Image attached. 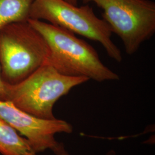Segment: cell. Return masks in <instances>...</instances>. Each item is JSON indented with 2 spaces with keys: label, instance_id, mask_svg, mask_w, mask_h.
I'll return each instance as SVG.
<instances>
[{
  "label": "cell",
  "instance_id": "cell-1",
  "mask_svg": "<svg viewBox=\"0 0 155 155\" xmlns=\"http://www.w3.org/2000/svg\"><path fill=\"white\" fill-rule=\"evenodd\" d=\"M28 21L45 39L50 50L48 61L61 74L98 82L120 79L101 61L94 48L75 34L43 21L29 18Z\"/></svg>",
  "mask_w": 155,
  "mask_h": 155
},
{
  "label": "cell",
  "instance_id": "cell-2",
  "mask_svg": "<svg viewBox=\"0 0 155 155\" xmlns=\"http://www.w3.org/2000/svg\"><path fill=\"white\" fill-rule=\"evenodd\" d=\"M85 77H68L61 74L48 60L21 81L5 82V100L33 116L45 120L56 118L54 106L71 90L89 81Z\"/></svg>",
  "mask_w": 155,
  "mask_h": 155
},
{
  "label": "cell",
  "instance_id": "cell-3",
  "mask_svg": "<svg viewBox=\"0 0 155 155\" xmlns=\"http://www.w3.org/2000/svg\"><path fill=\"white\" fill-rule=\"evenodd\" d=\"M45 39L27 21L13 22L0 29V67L6 83H18L48 60Z\"/></svg>",
  "mask_w": 155,
  "mask_h": 155
},
{
  "label": "cell",
  "instance_id": "cell-4",
  "mask_svg": "<svg viewBox=\"0 0 155 155\" xmlns=\"http://www.w3.org/2000/svg\"><path fill=\"white\" fill-rule=\"evenodd\" d=\"M29 18L47 21L99 42L110 58L118 63L122 61L121 51L111 40L110 27L103 18L96 16L88 4L78 6L64 0H34Z\"/></svg>",
  "mask_w": 155,
  "mask_h": 155
},
{
  "label": "cell",
  "instance_id": "cell-5",
  "mask_svg": "<svg viewBox=\"0 0 155 155\" xmlns=\"http://www.w3.org/2000/svg\"><path fill=\"white\" fill-rule=\"evenodd\" d=\"M103 10V19L122 40L126 53L135 54L155 32V3L150 0H82Z\"/></svg>",
  "mask_w": 155,
  "mask_h": 155
},
{
  "label": "cell",
  "instance_id": "cell-6",
  "mask_svg": "<svg viewBox=\"0 0 155 155\" xmlns=\"http://www.w3.org/2000/svg\"><path fill=\"white\" fill-rule=\"evenodd\" d=\"M0 118L27 139L35 153L50 150L58 155L64 151V145L56 141L55 135L73 131L72 125L66 121L33 116L7 100H0Z\"/></svg>",
  "mask_w": 155,
  "mask_h": 155
},
{
  "label": "cell",
  "instance_id": "cell-7",
  "mask_svg": "<svg viewBox=\"0 0 155 155\" xmlns=\"http://www.w3.org/2000/svg\"><path fill=\"white\" fill-rule=\"evenodd\" d=\"M0 153L2 155H32L35 153L28 140L18 134L0 118Z\"/></svg>",
  "mask_w": 155,
  "mask_h": 155
},
{
  "label": "cell",
  "instance_id": "cell-8",
  "mask_svg": "<svg viewBox=\"0 0 155 155\" xmlns=\"http://www.w3.org/2000/svg\"><path fill=\"white\" fill-rule=\"evenodd\" d=\"M34 0H0V29L13 22L27 21Z\"/></svg>",
  "mask_w": 155,
  "mask_h": 155
},
{
  "label": "cell",
  "instance_id": "cell-9",
  "mask_svg": "<svg viewBox=\"0 0 155 155\" xmlns=\"http://www.w3.org/2000/svg\"><path fill=\"white\" fill-rule=\"evenodd\" d=\"M5 82L2 79L1 75V71L0 67V100H5Z\"/></svg>",
  "mask_w": 155,
  "mask_h": 155
},
{
  "label": "cell",
  "instance_id": "cell-10",
  "mask_svg": "<svg viewBox=\"0 0 155 155\" xmlns=\"http://www.w3.org/2000/svg\"><path fill=\"white\" fill-rule=\"evenodd\" d=\"M36 155V153H34L33 155ZM56 155H69L68 153L67 152L66 150H64L63 152H62L61 153ZM106 155H116V153L114 150H110Z\"/></svg>",
  "mask_w": 155,
  "mask_h": 155
},
{
  "label": "cell",
  "instance_id": "cell-11",
  "mask_svg": "<svg viewBox=\"0 0 155 155\" xmlns=\"http://www.w3.org/2000/svg\"><path fill=\"white\" fill-rule=\"evenodd\" d=\"M65 1H66L67 2L74 5L77 6L78 5V0H64Z\"/></svg>",
  "mask_w": 155,
  "mask_h": 155
}]
</instances>
